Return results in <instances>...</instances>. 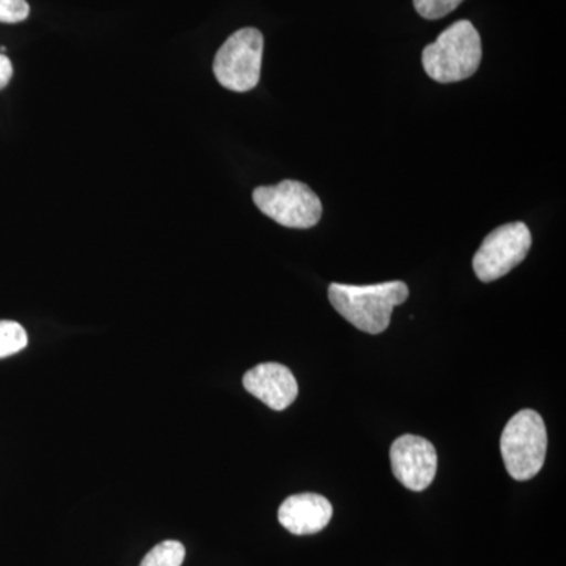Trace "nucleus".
Wrapping results in <instances>:
<instances>
[{
  "label": "nucleus",
  "instance_id": "12",
  "mask_svg": "<svg viewBox=\"0 0 566 566\" xmlns=\"http://www.w3.org/2000/svg\"><path fill=\"white\" fill-rule=\"evenodd\" d=\"M464 0H415L417 13L428 21L441 20L452 13Z\"/></svg>",
  "mask_w": 566,
  "mask_h": 566
},
{
  "label": "nucleus",
  "instance_id": "13",
  "mask_svg": "<svg viewBox=\"0 0 566 566\" xmlns=\"http://www.w3.org/2000/svg\"><path fill=\"white\" fill-rule=\"evenodd\" d=\"M31 13V7L25 0H0V22L14 24L24 21Z\"/></svg>",
  "mask_w": 566,
  "mask_h": 566
},
{
  "label": "nucleus",
  "instance_id": "10",
  "mask_svg": "<svg viewBox=\"0 0 566 566\" xmlns=\"http://www.w3.org/2000/svg\"><path fill=\"white\" fill-rule=\"evenodd\" d=\"M186 549L180 542H163L153 547L150 553L142 560L140 566H181L185 560Z\"/></svg>",
  "mask_w": 566,
  "mask_h": 566
},
{
  "label": "nucleus",
  "instance_id": "9",
  "mask_svg": "<svg viewBox=\"0 0 566 566\" xmlns=\"http://www.w3.org/2000/svg\"><path fill=\"white\" fill-rule=\"evenodd\" d=\"M333 513V505L322 494H294L282 502L279 509V523L290 534L314 535L331 523Z\"/></svg>",
  "mask_w": 566,
  "mask_h": 566
},
{
  "label": "nucleus",
  "instance_id": "6",
  "mask_svg": "<svg viewBox=\"0 0 566 566\" xmlns=\"http://www.w3.org/2000/svg\"><path fill=\"white\" fill-rule=\"evenodd\" d=\"M532 234L526 223H505L493 230L474 256V271L480 281L490 283L504 277L523 263L531 251Z\"/></svg>",
  "mask_w": 566,
  "mask_h": 566
},
{
  "label": "nucleus",
  "instance_id": "14",
  "mask_svg": "<svg viewBox=\"0 0 566 566\" xmlns=\"http://www.w3.org/2000/svg\"><path fill=\"white\" fill-rule=\"evenodd\" d=\"M13 76V65L6 54H0V91L6 88Z\"/></svg>",
  "mask_w": 566,
  "mask_h": 566
},
{
  "label": "nucleus",
  "instance_id": "5",
  "mask_svg": "<svg viewBox=\"0 0 566 566\" xmlns=\"http://www.w3.org/2000/svg\"><path fill=\"white\" fill-rule=\"evenodd\" d=\"M252 197L264 216L289 229H312L322 221V200L304 182L285 180L260 186Z\"/></svg>",
  "mask_w": 566,
  "mask_h": 566
},
{
  "label": "nucleus",
  "instance_id": "2",
  "mask_svg": "<svg viewBox=\"0 0 566 566\" xmlns=\"http://www.w3.org/2000/svg\"><path fill=\"white\" fill-rule=\"evenodd\" d=\"M482 62V40L471 21H457L423 50L428 76L441 84L468 80Z\"/></svg>",
  "mask_w": 566,
  "mask_h": 566
},
{
  "label": "nucleus",
  "instance_id": "7",
  "mask_svg": "<svg viewBox=\"0 0 566 566\" xmlns=\"http://www.w3.org/2000/svg\"><path fill=\"white\" fill-rule=\"evenodd\" d=\"M390 464L395 479L408 490H427L438 472V453L428 439L405 434L390 447Z\"/></svg>",
  "mask_w": 566,
  "mask_h": 566
},
{
  "label": "nucleus",
  "instance_id": "11",
  "mask_svg": "<svg viewBox=\"0 0 566 566\" xmlns=\"http://www.w3.org/2000/svg\"><path fill=\"white\" fill-rule=\"evenodd\" d=\"M29 344L28 333L17 322H0V359L22 352Z\"/></svg>",
  "mask_w": 566,
  "mask_h": 566
},
{
  "label": "nucleus",
  "instance_id": "8",
  "mask_svg": "<svg viewBox=\"0 0 566 566\" xmlns=\"http://www.w3.org/2000/svg\"><path fill=\"white\" fill-rule=\"evenodd\" d=\"M243 385L249 394L274 411H283L292 406L300 394L292 370L275 363L255 365L244 375Z\"/></svg>",
  "mask_w": 566,
  "mask_h": 566
},
{
  "label": "nucleus",
  "instance_id": "1",
  "mask_svg": "<svg viewBox=\"0 0 566 566\" xmlns=\"http://www.w3.org/2000/svg\"><path fill=\"white\" fill-rule=\"evenodd\" d=\"M408 296V285L400 281L376 285L333 283L329 286V301L335 311L354 327L371 335L385 333L394 308L405 304Z\"/></svg>",
  "mask_w": 566,
  "mask_h": 566
},
{
  "label": "nucleus",
  "instance_id": "4",
  "mask_svg": "<svg viewBox=\"0 0 566 566\" xmlns=\"http://www.w3.org/2000/svg\"><path fill=\"white\" fill-rule=\"evenodd\" d=\"M263 46L259 29L245 28L230 35L212 63L219 84L240 93L255 88L262 73Z\"/></svg>",
  "mask_w": 566,
  "mask_h": 566
},
{
  "label": "nucleus",
  "instance_id": "3",
  "mask_svg": "<svg viewBox=\"0 0 566 566\" xmlns=\"http://www.w3.org/2000/svg\"><path fill=\"white\" fill-rule=\"evenodd\" d=\"M547 452L545 420L534 409H523L510 419L501 436V453L506 472L517 482H527L542 471Z\"/></svg>",
  "mask_w": 566,
  "mask_h": 566
}]
</instances>
